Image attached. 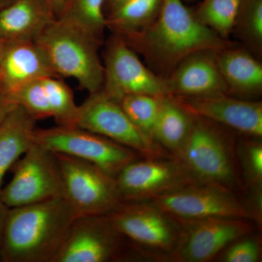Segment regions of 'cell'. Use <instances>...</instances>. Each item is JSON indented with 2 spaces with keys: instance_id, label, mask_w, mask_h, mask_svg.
<instances>
[{
  "instance_id": "8d00e7d4",
  "label": "cell",
  "mask_w": 262,
  "mask_h": 262,
  "mask_svg": "<svg viewBox=\"0 0 262 262\" xmlns=\"http://www.w3.org/2000/svg\"><path fill=\"white\" fill-rule=\"evenodd\" d=\"M3 46H4V42L0 39V58H1L2 53H3Z\"/></svg>"
},
{
  "instance_id": "f546056e",
  "label": "cell",
  "mask_w": 262,
  "mask_h": 262,
  "mask_svg": "<svg viewBox=\"0 0 262 262\" xmlns=\"http://www.w3.org/2000/svg\"><path fill=\"white\" fill-rule=\"evenodd\" d=\"M244 161L248 179L259 187L262 179V146L259 143H250L244 151Z\"/></svg>"
},
{
  "instance_id": "4316f807",
  "label": "cell",
  "mask_w": 262,
  "mask_h": 262,
  "mask_svg": "<svg viewBox=\"0 0 262 262\" xmlns=\"http://www.w3.org/2000/svg\"><path fill=\"white\" fill-rule=\"evenodd\" d=\"M162 98L150 95L135 94L125 96L120 101L136 128L152 142L153 132L159 115Z\"/></svg>"
},
{
  "instance_id": "5bb4252c",
  "label": "cell",
  "mask_w": 262,
  "mask_h": 262,
  "mask_svg": "<svg viewBox=\"0 0 262 262\" xmlns=\"http://www.w3.org/2000/svg\"><path fill=\"white\" fill-rule=\"evenodd\" d=\"M248 220L213 218L186 222L188 227L180 236L174 253L179 261H210L221 251L251 232Z\"/></svg>"
},
{
  "instance_id": "d4e9b609",
  "label": "cell",
  "mask_w": 262,
  "mask_h": 262,
  "mask_svg": "<svg viewBox=\"0 0 262 262\" xmlns=\"http://www.w3.org/2000/svg\"><path fill=\"white\" fill-rule=\"evenodd\" d=\"M106 0H65L63 9L57 18L78 26L102 42L106 29L104 5Z\"/></svg>"
},
{
  "instance_id": "836d02e7",
  "label": "cell",
  "mask_w": 262,
  "mask_h": 262,
  "mask_svg": "<svg viewBox=\"0 0 262 262\" xmlns=\"http://www.w3.org/2000/svg\"><path fill=\"white\" fill-rule=\"evenodd\" d=\"M46 2L51 6L57 18L61 13L62 9H63L65 0H46Z\"/></svg>"
},
{
  "instance_id": "603a6c76",
  "label": "cell",
  "mask_w": 262,
  "mask_h": 262,
  "mask_svg": "<svg viewBox=\"0 0 262 262\" xmlns=\"http://www.w3.org/2000/svg\"><path fill=\"white\" fill-rule=\"evenodd\" d=\"M232 34L244 48L261 59L262 0H241Z\"/></svg>"
},
{
  "instance_id": "277c9868",
  "label": "cell",
  "mask_w": 262,
  "mask_h": 262,
  "mask_svg": "<svg viewBox=\"0 0 262 262\" xmlns=\"http://www.w3.org/2000/svg\"><path fill=\"white\" fill-rule=\"evenodd\" d=\"M175 155L192 184L228 189L237 184L230 144L215 122L194 116L190 132Z\"/></svg>"
},
{
  "instance_id": "2e32d148",
  "label": "cell",
  "mask_w": 262,
  "mask_h": 262,
  "mask_svg": "<svg viewBox=\"0 0 262 262\" xmlns=\"http://www.w3.org/2000/svg\"><path fill=\"white\" fill-rule=\"evenodd\" d=\"M216 52H198L183 59L166 78L170 95L196 98L228 94Z\"/></svg>"
},
{
  "instance_id": "1f68e13d",
  "label": "cell",
  "mask_w": 262,
  "mask_h": 262,
  "mask_svg": "<svg viewBox=\"0 0 262 262\" xmlns=\"http://www.w3.org/2000/svg\"><path fill=\"white\" fill-rule=\"evenodd\" d=\"M132 0H106L104 5L105 16L120 8Z\"/></svg>"
},
{
  "instance_id": "ffe728a7",
  "label": "cell",
  "mask_w": 262,
  "mask_h": 262,
  "mask_svg": "<svg viewBox=\"0 0 262 262\" xmlns=\"http://www.w3.org/2000/svg\"><path fill=\"white\" fill-rule=\"evenodd\" d=\"M36 122L17 105L0 124V191L5 174L34 144Z\"/></svg>"
},
{
  "instance_id": "44dd1931",
  "label": "cell",
  "mask_w": 262,
  "mask_h": 262,
  "mask_svg": "<svg viewBox=\"0 0 262 262\" xmlns=\"http://www.w3.org/2000/svg\"><path fill=\"white\" fill-rule=\"evenodd\" d=\"M194 117L175 96L163 97L153 132V141L177 154L190 132Z\"/></svg>"
},
{
  "instance_id": "7c38bea8",
  "label": "cell",
  "mask_w": 262,
  "mask_h": 262,
  "mask_svg": "<svg viewBox=\"0 0 262 262\" xmlns=\"http://www.w3.org/2000/svg\"><path fill=\"white\" fill-rule=\"evenodd\" d=\"M108 220L120 234L136 246L158 251L177 248L180 239L178 229L170 215L158 207L137 203H123Z\"/></svg>"
},
{
  "instance_id": "cb8c5ba5",
  "label": "cell",
  "mask_w": 262,
  "mask_h": 262,
  "mask_svg": "<svg viewBox=\"0 0 262 262\" xmlns=\"http://www.w3.org/2000/svg\"><path fill=\"white\" fill-rule=\"evenodd\" d=\"M241 0H200L192 9L196 18L220 37L229 40Z\"/></svg>"
},
{
  "instance_id": "3957f363",
  "label": "cell",
  "mask_w": 262,
  "mask_h": 262,
  "mask_svg": "<svg viewBox=\"0 0 262 262\" xmlns=\"http://www.w3.org/2000/svg\"><path fill=\"white\" fill-rule=\"evenodd\" d=\"M35 42L44 53L55 76L70 77L89 94L102 89V42L78 26L61 18L48 24Z\"/></svg>"
},
{
  "instance_id": "d590c367",
  "label": "cell",
  "mask_w": 262,
  "mask_h": 262,
  "mask_svg": "<svg viewBox=\"0 0 262 262\" xmlns=\"http://www.w3.org/2000/svg\"><path fill=\"white\" fill-rule=\"evenodd\" d=\"M182 1L184 2V4L189 5L198 3L200 0H182Z\"/></svg>"
},
{
  "instance_id": "d6a6232c",
  "label": "cell",
  "mask_w": 262,
  "mask_h": 262,
  "mask_svg": "<svg viewBox=\"0 0 262 262\" xmlns=\"http://www.w3.org/2000/svg\"><path fill=\"white\" fill-rule=\"evenodd\" d=\"M8 211H9V208L5 206L0 200V248H1L2 242H3L5 222H6Z\"/></svg>"
},
{
  "instance_id": "9a60e30c",
  "label": "cell",
  "mask_w": 262,
  "mask_h": 262,
  "mask_svg": "<svg viewBox=\"0 0 262 262\" xmlns=\"http://www.w3.org/2000/svg\"><path fill=\"white\" fill-rule=\"evenodd\" d=\"M176 97V96H175ZM192 115L253 139L262 136V103L229 94L176 97Z\"/></svg>"
},
{
  "instance_id": "7a4b0ae2",
  "label": "cell",
  "mask_w": 262,
  "mask_h": 262,
  "mask_svg": "<svg viewBox=\"0 0 262 262\" xmlns=\"http://www.w3.org/2000/svg\"><path fill=\"white\" fill-rule=\"evenodd\" d=\"M77 217L63 196L9 208L0 259L4 262H53Z\"/></svg>"
},
{
  "instance_id": "52a82bcc",
  "label": "cell",
  "mask_w": 262,
  "mask_h": 262,
  "mask_svg": "<svg viewBox=\"0 0 262 262\" xmlns=\"http://www.w3.org/2000/svg\"><path fill=\"white\" fill-rule=\"evenodd\" d=\"M34 142L63 154L85 160L116 177L127 164L136 160V151L111 139L77 126L37 129Z\"/></svg>"
},
{
  "instance_id": "8fae6325",
  "label": "cell",
  "mask_w": 262,
  "mask_h": 262,
  "mask_svg": "<svg viewBox=\"0 0 262 262\" xmlns=\"http://www.w3.org/2000/svg\"><path fill=\"white\" fill-rule=\"evenodd\" d=\"M106 215H80L72 222L53 262H108L123 256L124 241Z\"/></svg>"
},
{
  "instance_id": "484cf974",
  "label": "cell",
  "mask_w": 262,
  "mask_h": 262,
  "mask_svg": "<svg viewBox=\"0 0 262 262\" xmlns=\"http://www.w3.org/2000/svg\"><path fill=\"white\" fill-rule=\"evenodd\" d=\"M52 110V117L58 125L76 126L79 106L72 89L61 77L48 76L42 79Z\"/></svg>"
},
{
  "instance_id": "d6986e66",
  "label": "cell",
  "mask_w": 262,
  "mask_h": 262,
  "mask_svg": "<svg viewBox=\"0 0 262 262\" xmlns=\"http://www.w3.org/2000/svg\"><path fill=\"white\" fill-rule=\"evenodd\" d=\"M56 18L46 0H13L0 11V39L35 41Z\"/></svg>"
},
{
  "instance_id": "4fadbf2b",
  "label": "cell",
  "mask_w": 262,
  "mask_h": 262,
  "mask_svg": "<svg viewBox=\"0 0 262 262\" xmlns=\"http://www.w3.org/2000/svg\"><path fill=\"white\" fill-rule=\"evenodd\" d=\"M115 179L123 203L152 199L192 184L177 160L163 161L155 158L134 160L119 172Z\"/></svg>"
},
{
  "instance_id": "e575fe53",
  "label": "cell",
  "mask_w": 262,
  "mask_h": 262,
  "mask_svg": "<svg viewBox=\"0 0 262 262\" xmlns=\"http://www.w3.org/2000/svg\"><path fill=\"white\" fill-rule=\"evenodd\" d=\"M13 0H0V11L7 6L8 4H10Z\"/></svg>"
},
{
  "instance_id": "ac0fdd59",
  "label": "cell",
  "mask_w": 262,
  "mask_h": 262,
  "mask_svg": "<svg viewBox=\"0 0 262 262\" xmlns=\"http://www.w3.org/2000/svg\"><path fill=\"white\" fill-rule=\"evenodd\" d=\"M216 60L227 94L248 100L261 94L262 63L251 52L232 45L217 51Z\"/></svg>"
},
{
  "instance_id": "83f0119b",
  "label": "cell",
  "mask_w": 262,
  "mask_h": 262,
  "mask_svg": "<svg viewBox=\"0 0 262 262\" xmlns=\"http://www.w3.org/2000/svg\"><path fill=\"white\" fill-rule=\"evenodd\" d=\"M43 78L27 84L13 97L15 104L22 106L37 121L52 117L51 105Z\"/></svg>"
},
{
  "instance_id": "9c48e42d",
  "label": "cell",
  "mask_w": 262,
  "mask_h": 262,
  "mask_svg": "<svg viewBox=\"0 0 262 262\" xmlns=\"http://www.w3.org/2000/svg\"><path fill=\"white\" fill-rule=\"evenodd\" d=\"M153 205L183 222L213 218L248 220L252 213L231 192L219 186L191 184L152 198Z\"/></svg>"
},
{
  "instance_id": "6da1fadb",
  "label": "cell",
  "mask_w": 262,
  "mask_h": 262,
  "mask_svg": "<svg viewBox=\"0 0 262 262\" xmlns=\"http://www.w3.org/2000/svg\"><path fill=\"white\" fill-rule=\"evenodd\" d=\"M123 39L144 56L149 68L165 79L193 53L220 51L232 46L201 24L182 0H163L159 15L151 25Z\"/></svg>"
},
{
  "instance_id": "f1b7e54d",
  "label": "cell",
  "mask_w": 262,
  "mask_h": 262,
  "mask_svg": "<svg viewBox=\"0 0 262 262\" xmlns=\"http://www.w3.org/2000/svg\"><path fill=\"white\" fill-rule=\"evenodd\" d=\"M228 247L224 255V261L256 262L259 259L260 246L256 239L241 237Z\"/></svg>"
},
{
  "instance_id": "4dcf8cb0",
  "label": "cell",
  "mask_w": 262,
  "mask_h": 262,
  "mask_svg": "<svg viewBox=\"0 0 262 262\" xmlns=\"http://www.w3.org/2000/svg\"><path fill=\"white\" fill-rule=\"evenodd\" d=\"M16 106L10 96L0 89V124Z\"/></svg>"
},
{
  "instance_id": "8992f818",
  "label": "cell",
  "mask_w": 262,
  "mask_h": 262,
  "mask_svg": "<svg viewBox=\"0 0 262 262\" xmlns=\"http://www.w3.org/2000/svg\"><path fill=\"white\" fill-rule=\"evenodd\" d=\"M13 178L0 191L8 208L63 196L61 167L56 153L34 142L12 167Z\"/></svg>"
},
{
  "instance_id": "30bf717a",
  "label": "cell",
  "mask_w": 262,
  "mask_h": 262,
  "mask_svg": "<svg viewBox=\"0 0 262 262\" xmlns=\"http://www.w3.org/2000/svg\"><path fill=\"white\" fill-rule=\"evenodd\" d=\"M89 94L79 106L76 126L111 139L146 158H156L155 143L136 128L119 101L102 89Z\"/></svg>"
},
{
  "instance_id": "7402d4cb",
  "label": "cell",
  "mask_w": 262,
  "mask_h": 262,
  "mask_svg": "<svg viewBox=\"0 0 262 262\" xmlns=\"http://www.w3.org/2000/svg\"><path fill=\"white\" fill-rule=\"evenodd\" d=\"M163 0H132L106 16V29L122 38L139 34L158 18Z\"/></svg>"
},
{
  "instance_id": "e0dca14e",
  "label": "cell",
  "mask_w": 262,
  "mask_h": 262,
  "mask_svg": "<svg viewBox=\"0 0 262 262\" xmlns=\"http://www.w3.org/2000/svg\"><path fill=\"white\" fill-rule=\"evenodd\" d=\"M48 76L55 75L35 41L4 42L0 58V89L12 100L26 85Z\"/></svg>"
},
{
  "instance_id": "ba28073f",
  "label": "cell",
  "mask_w": 262,
  "mask_h": 262,
  "mask_svg": "<svg viewBox=\"0 0 262 262\" xmlns=\"http://www.w3.org/2000/svg\"><path fill=\"white\" fill-rule=\"evenodd\" d=\"M103 59L102 90L119 102L130 95L171 96L166 79L144 64L118 34L113 33L106 41Z\"/></svg>"
},
{
  "instance_id": "5b68a950",
  "label": "cell",
  "mask_w": 262,
  "mask_h": 262,
  "mask_svg": "<svg viewBox=\"0 0 262 262\" xmlns=\"http://www.w3.org/2000/svg\"><path fill=\"white\" fill-rule=\"evenodd\" d=\"M57 155L61 167L63 198L77 216L107 215L122 206L123 201L115 177L85 160Z\"/></svg>"
}]
</instances>
